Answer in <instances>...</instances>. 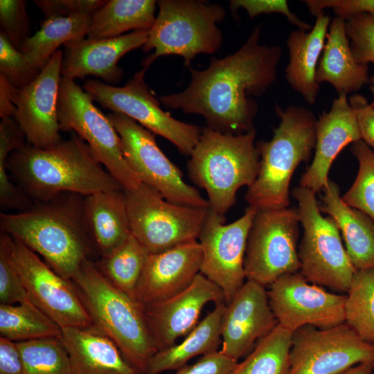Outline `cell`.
Masks as SVG:
<instances>
[{"label": "cell", "instance_id": "cell-1", "mask_svg": "<svg viewBox=\"0 0 374 374\" xmlns=\"http://www.w3.org/2000/svg\"><path fill=\"white\" fill-rule=\"evenodd\" d=\"M261 26L251 31L235 52L212 57L208 66H188L190 82L182 91L164 95L167 108L203 116L206 126L220 132L241 134L255 130L258 106L253 97L262 96L277 78L282 57L278 46L261 44Z\"/></svg>", "mask_w": 374, "mask_h": 374}, {"label": "cell", "instance_id": "cell-2", "mask_svg": "<svg viewBox=\"0 0 374 374\" xmlns=\"http://www.w3.org/2000/svg\"><path fill=\"white\" fill-rule=\"evenodd\" d=\"M10 172L17 186L34 203L65 193L86 197L123 189L102 167L89 147L75 132L55 145L40 149L25 144L8 157L0 158V186H10Z\"/></svg>", "mask_w": 374, "mask_h": 374}, {"label": "cell", "instance_id": "cell-3", "mask_svg": "<svg viewBox=\"0 0 374 374\" xmlns=\"http://www.w3.org/2000/svg\"><path fill=\"white\" fill-rule=\"evenodd\" d=\"M83 199L65 193L35 203L24 211L1 213V231L42 256L55 271L72 280L93 248L84 222Z\"/></svg>", "mask_w": 374, "mask_h": 374}, {"label": "cell", "instance_id": "cell-4", "mask_svg": "<svg viewBox=\"0 0 374 374\" xmlns=\"http://www.w3.org/2000/svg\"><path fill=\"white\" fill-rule=\"evenodd\" d=\"M274 109L280 123L270 141L256 143L258 174L244 196L256 210L289 207L294 172L310 159L315 147L317 119L311 110L297 105L283 110L278 104Z\"/></svg>", "mask_w": 374, "mask_h": 374}, {"label": "cell", "instance_id": "cell-5", "mask_svg": "<svg viewBox=\"0 0 374 374\" xmlns=\"http://www.w3.org/2000/svg\"><path fill=\"white\" fill-rule=\"evenodd\" d=\"M256 134V130L231 134L205 126L189 156L190 179L206 191L209 208L220 215L225 216L235 202L238 190L251 186L258 176Z\"/></svg>", "mask_w": 374, "mask_h": 374}, {"label": "cell", "instance_id": "cell-6", "mask_svg": "<svg viewBox=\"0 0 374 374\" xmlns=\"http://www.w3.org/2000/svg\"><path fill=\"white\" fill-rule=\"evenodd\" d=\"M93 325L110 338L125 359L145 374L158 351L143 306L114 286L96 264L86 260L72 279Z\"/></svg>", "mask_w": 374, "mask_h": 374}, {"label": "cell", "instance_id": "cell-7", "mask_svg": "<svg viewBox=\"0 0 374 374\" xmlns=\"http://www.w3.org/2000/svg\"><path fill=\"white\" fill-rule=\"evenodd\" d=\"M155 21L142 47L144 52L154 50L143 62L149 66L161 56L175 55L184 58V64L202 53L213 54L222 43L217 26L226 17L224 7L199 0H160Z\"/></svg>", "mask_w": 374, "mask_h": 374}, {"label": "cell", "instance_id": "cell-8", "mask_svg": "<svg viewBox=\"0 0 374 374\" xmlns=\"http://www.w3.org/2000/svg\"><path fill=\"white\" fill-rule=\"evenodd\" d=\"M302 225L303 237L298 248L299 272L309 282L346 294L356 269L344 247L335 221L321 214L314 192L299 186L292 193Z\"/></svg>", "mask_w": 374, "mask_h": 374}, {"label": "cell", "instance_id": "cell-9", "mask_svg": "<svg viewBox=\"0 0 374 374\" xmlns=\"http://www.w3.org/2000/svg\"><path fill=\"white\" fill-rule=\"evenodd\" d=\"M93 101L74 80L62 76L57 106L60 130L75 132L87 142L96 159L123 189L133 190L141 181L125 159L115 127Z\"/></svg>", "mask_w": 374, "mask_h": 374}, {"label": "cell", "instance_id": "cell-10", "mask_svg": "<svg viewBox=\"0 0 374 374\" xmlns=\"http://www.w3.org/2000/svg\"><path fill=\"white\" fill-rule=\"evenodd\" d=\"M124 195L131 234L150 254L199 238L208 208L170 202L143 183Z\"/></svg>", "mask_w": 374, "mask_h": 374}, {"label": "cell", "instance_id": "cell-11", "mask_svg": "<svg viewBox=\"0 0 374 374\" xmlns=\"http://www.w3.org/2000/svg\"><path fill=\"white\" fill-rule=\"evenodd\" d=\"M299 222L294 208L257 210L247 241V280L265 287L284 275L300 271Z\"/></svg>", "mask_w": 374, "mask_h": 374}, {"label": "cell", "instance_id": "cell-12", "mask_svg": "<svg viewBox=\"0 0 374 374\" xmlns=\"http://www.w3.org/2000/svg\"><path fill=\"white\" fill-rule=\"evenodd\" d=\"M147 69L143 67L123 87L91 80L84 82L83 89L103 107L125 115L153 134L166 139L181 154L189 157L199 141L202 129L172 117L161 108L160 101L144 80Z\"/></svg>", "mask_w": 374, "mask_h": 374}, {"label": "cell", "instance_id": "cell-13", "mask_svg": "<svg viewBox=\"0 0 374 374\" xmlns=\"http://www.w3.org/2000/svg\"><path fill=\"white\" fill-rule=\"evenodd\" d=\"M107 116L121 138L125 159L141 183L170 202L209 207L208 200L184 181L181 171L161 151L154 134L124 114L112 112Z\"/></svg>", "mask_w": 374, "mask_h": 374}, {"label": "cell", "instance_id": "cell-14", "mask_svg": "<svg viewBox=\"0 0 374 374\" xmlns=\"http://www.w3.org/2000/svg\"><path fill=\"white\" fill-rule=\"evenodd\" d=\"M374 361V345L348 324L293 332L287 374H340L356 364Z\"/></svg>", "mask_w": 374, "mask_h": 374}, {"label": "cell", "instance_id": "cell-15", "mask_svg": "<svg viewBox=\"0 0 374 374\" xmlns=\"http://www.w3.org/2000/svg\"><path fill=\"white\" fill-rule=\"evenodd\" d=\"M257 210L248 206L230 224L209 207L198 242L202 251L200 273L222 291L226 303L245 283L244 267L248 235Z\"/></svg>", "mask_w": 374, "mask_h": 374}, {"label": "cell", "instance_id": "cell-16", "mask_svg": "<svg viewBox=\"0 0 374 374\" xmlns=\"http://www.w3.org/2000/svg\"><path fill=\"white\" fill-rule=\"evenodd\" d=\"M269 286V303L278 323L292 332L306 326L328 328L345 323L346 294L329 292L299 271Z\"/></svg>", "mask_w": 374, "mask_h": 374}, {"label": "cell", "instance_id": "cell-17", "mask_svg": "<svg viewBox=\"0 0 374 374\" xmlns=\"http://www.w3.org/2000/svg\"><path fill=\"white\" fill-rule=\"evenodd\" d=\"M15 265L33 303L61 328L93 326L77 289L39 256L13 238Z\"/></svg>", "mask_w": 374, "mask_h": 374}, {"label": "cell", "instance_id": "cell-18", "mask_svg": "<svg viewBox=\"0 0 374 374\" xmlns=\"http://www.w3.org/2000/svg\"><path fill=\"white\" fill-rule=\"evenodd\" d=\"M63 55L57 51L33 80L14 89L13 118L28 144L37 148L46 149L62 140L57 106Z\"/></svg>", "mask_w": 374, "mask_h": 374}, {"label": "cell", "instance_id": "cell-19", "mask_svg": "<svg viewBox=\"0 0 374 374\" xmlns=\"http://www.w3.org/2000/svg\"><path fill=\"white\" fill-rule=\"evenodd\" d=\"M226 302L221 289L201 273L186 289L162 301L143 306L145 318L158 350L171 347L199 323L204 307Z\"/></svg>", "mask_w": 374, "mask_h": 374}, {"label": "cell", "instance_id": "cell-20", "mask_svg": "<svg viewBox=\"0 0 374 374\" xmlns=\"http://www.w3.org/2000/svg\"><path fill=\"white\" fill-rule=\"evenodd\" d=\"M277 324L265 286L247 280L226 305L220 352L238 362Z\"/></svg>", "mask_w": 374, "mask_h": 374}, {"label": "cell", "instance_id": "cell-21", "mask_svg": "<svg viewBox=\"0 0 374 374\" xmlns=\"http://www.w3.org/2000/svg\"><path fill=\"white\" fill-rule=\"evenodd\" d=\"M202 262L197 240L150 254L136 287V301L145 306L180 293L200 273Z\"/></svg>", "mask_w": 374, "mask_h": 374}, {"label": "cell", "instance_id": "cell-22", "mask_svg": "<svg viewBox=\"0 0 374 374\" xmlns=\"http://www.w3.org/2000/svg\"><path fill=\"white\" fill-rule=\"evenodd\" d=\"M148 32L140 30L116 37H87L65 44L62 76L74 80L93 75L109 84L118 83L123 77L118 61L128 52L143 47Z\"/></svg>", "mask_w": 374, "mask_h": 374}, {"label": "cell", "instance_id": "cell-23", "mask_svg": "<svg viewBox=\"0 0 374 374\" xmlns=\"http://www.w3.org/2000/svg\"><path fill=\"white\" fill-rule=\"evenodd\" d=\"M316 130L314 156L299 184L314 193L327 184L329 170L339 152L361 140L357 118L346 94L338 95L330 110L319 116Z\"/></svg>", "mask_w": 374, "mask_h": 374}, {"label": "cell", "instance_id": "cell-24", "mask_svg": "<svg viewBox=\"0 0 374 374\" xmlns=\"http://www.w3.org/2000/svg\"><path fill=\"white\" fill-rule=\"evenodd\" d=\"M72 374H141L117 345L93 325L62 328Z\"/></svg>", "mask_w": 374, "mask_h": 374}, {"label": "cell", "instance_id": "cell-25", "mask_svg": "<svg viewBox=\"0 0 374 374\" xmlns=\"http://www.w3.org/2000/svg\"><path fill=\"white\" fill-rule=\"evenodd\" d=\"M330 21V17L323 11L316 16L310 31L293 30L287 39L289 63L285 68V79L310 105L316 103L319 92L316 71Z\"/></svg>", "mask_w": 374, "mask_h": 374}, {"label": "cell", "instance_id": "cell-26", "mask_svg": "<svg viewBox=\"0 0 374 374\" xmlns=\"http://www.w3.org/2000/svg\"><path fill=\"white\" fill-rule=\"evenodd\" d=\"M82 213L93 247L101 257L110 253L132 235L123 189L84 197Z\"/></svg>", "mask_w": 374, "mask_h": 374}, {"label": "cell", "instance_id": "cell-27", "mask_svg": "<svg viewBox=\"0 0 374 374\" xmlns=\"http://www.w3.org/2000/svg\"><path fill=\"white\" fill-rule=\"evenodd\" d=\"M320 211L336 223L356 270L374 269V221L342 200L338 186L328 180L323 188Z\"/></svg>", "mask_w": 374, "mask_h": 374}, {"label": "cell", "instance_id": "cell-28", "mask_svg": "<svg viewBox=\"0 0 374 374\" xmlns=\"http://www.w3.org/2000/svg\"><path fill=\"white\" fill-rule=\"evenodd\" d=\"M326 42L316 71L319 84L328 82L338 95H347L370 82L368 65L355 59L344 19L336 16L331 20Z\"/></svg>", "mask_w": 374, "mask_h": 374}, {"label": "cell", "instance_id": "cell-29", "mask_svg": "<svg viewBox=\"0 0 374 374\" xmlns=\"http://www.w3.org/2000/svg\"><path fill=\"white\" fill-rule=\"evenodd\" d=\"M226 305V302L215 304L214 309L185 336L181 343L158 350L150 359L145 374L178 370L196 356L217 351L222 343V323Z\"/></svg>", "mask_w": 374, "mask_h": 374}, {"label": "cell", "instance_id": "cell-30", "mask_svg": "<svg viewBox=\"0 0 374 374\" xmlns=\"http://www.w3.org/2000/svg\"><path fill=\"white\" fill-rule=\"evenodd\" d=\"M91 17L80 15L45 19L39 29L24 42L19 51L37 75L60 46L87 36Z\"/></svg>", "mask_w": 374, "mask_h": 374}, {"label": "cell", "instance_id": "cell-31", "mask_svg": "<svg viewBox=\"0 0 374 374\" xmlns=\"http://www.w3.org/2000/svg\"><path fill=\"white\" fill-rule=\"evenodd\" d=\"M154 0H109L91 17L87 37L112 38L130 30H150L156 19Z\"/></svg>", "mask_w": 374, "mask_h": 374}, {"label": "cell", "instance_id": "cell-32", "mask_svg": "<svg viewBox=\"0 0 374 374\" xmlns=\"http://www.w3.org/2000/svg\"><path fill=\"white\" fill-rule=\"evenodd\" d=\"M149 255L131 235L110 253L101 257L96 265L114 286L136 300V287Z\"/></svg>", "mask_w": 374, "mask_h": 374}, {"label": "cell", "instance_id": "cell-33", "mask_svg": "<svg viewBox=\"0 0 374 374\" xmlns=\"http://www.w3.org/2000/svg\"><path fill=\"white\" fill-rule=\"evenodd\" d=\"M0 335L14 342L60 338L62 328L34 304H0Z\"/></svg>", "mask_w": 374, "mask_h": 374}, {"label": "cell", "instance_id": "cell-34", "mask_svg": "<svg viewBox=\"0 0 374 374\" xmlns=\"http://www.w3.org/2000/svg\"><path fill=\"white\" fill-rule=\"evenodd\" d=\"M292 335L278 323L231 374H287Z\"/></svg>", "mask_w": 374, "mask_h": 374}, {"label": "cell", "instance_id": "cell-35", "mask_svg": "<svg viewBox=\"0 0 374 374\" xmlns=\"http://www.w3.org/2000/svg\"><path fill=\"white\" fill-rule=\"evenodd\" d=\"M346 295L345 323L374 345V269L356 270Z\"/></svg>", "mask_w": 374, "mask_h": 374}, {"label": "cell", "instance_id": "cell-36", "mask_svg": "<svg viewBox=\"0 0 374 374\" xmlns=\"http://www.w3.org/2000/svg\"><path fill=\"white\" fill-rule=\"evenodd\" d=\"M17 344L22 359V374H72L69 357L60 338Z\"/></svg>", "mask_w": 374, "mask_h": 374}, {"label": "cell", "instance_id": "cell-37", "mask_svg": "<svg viewBox=\"0 0 374 374\" xmlns=\"http://www.w3.org/2000/svg\"><path fill=\"white\" fill-rule=\"evenodd\" d=\"M351 153L358 161V172L341 199L374 221V152L360 140L353 143Z\"/></svg>", "mask_w": 374, "mask_h": 374}, {"label": "cell", "instance_id": "cell-38", "mask_svg": "<svg viewBox=\"0 0 374 374\" xmlns=\"http://www.w3.org/2000/svg\"><path fill=\"white\" fill-rule=\"evenodd\" d=\"M13 238L0 234V304H34L15 265L12 247ZM35 305V304H34Z\"/></svg>", "mask_w": 374, "mask_h": 374}, {"label": "cell", "instance_id": "cell-39", "mask_svg": "<svg viewBox=\"0 0 374 374\" xmlns=\"http://www.w3.org/2000/svg\"><path fill=\"white\" fill-rule=\"evenodd\" d=\"M346 29L355 60L362 64H374V16L353 15L346 19ZM370 82L374 84V73Z\"/></svg>", "mask_w": 374, "mask_h": 374}, {"label": "cell", "instance_id": "cell-40", "mask_svg": "<svg viewBox=\"0 0 374 374\" xmlns=\"http://www.w3.org/2000/svg\"><path fill=\"white\" fill-rule=\"evenodd\" d=\"M0 75L16 88L26 85L37 76L24 55L11 44L2 30L0 32Z\"/></svg>", "mask_w": 374, "mask_h": 374}, {"label": "cell", "instance_id": "cell-41", "mask_svg": "<svg viewBox=\"0 0 374 374\" xmlns=\"http://www.w3.org/2000/svg\"><path fill=\"white\" fill-rule=\"evenodd\" d=\"M24 0L0 1V24L11 44L19 50L27 36L29 23Z\"/></svg>", "mask_w": 374, "mask_h": 374}, {"label": "cell", "instance_id": "cell-42", "mask_svg": "<svg viewBox=\"0 0 374 374\" xmlns=\"http://www.w3.org/2000/svg\"><path fill=\"white\" fill-rule=\"evenodd\" d=\"M229 8L233 12L242 8L246 10L250 19L262 14L279 13L283 15L292 25L304 31H310L313 26L292 12L288 1L285 0H231L229 1Z\"/></svg>", "mask_w": 374, "mask_h": 374}, {"label": "cell", "instance_id": "cell-43", "mask_svg": "<svg viewBox=\"0 0 374 374\" xmlns=\"http://www.w3.org/2000/svg\"><path fill=\"white\" fill-rule=\"evenodd\" d=\"M107 2L105 0H37L35 5L45 19L68 17L96 13Z\"/></svg>", "mask_w": 374, "mask_h": 374}, {"label": "cell", "instance_id": "cell-44", "mask_svg": "<svg viewBox=\"0 0 374 374\" xmlns=\"http://www.w3.org/2000/svg\"><path fill=\"white\" fill-rule=\"evenodd\" d=\"M311 15L315 17L326 8L333 10L336 16L345 20L353 15L366 13L374 16V0H305Z\"/></svg>", "mask_w": 374, "mask_h": 374}, {"label": "cell", "instance_id": "cell-45", "mask_svg": "<svg viewBox=\"0 0 374 374\" xmlns=\"http://www.w3.org/2000/svg\"><path fill=\"white\" fill-rule=\"evenodd\" d=\"M237 363L217 350L203 355L193 364L184 366L175 374H231Z\"/></svg>", "mask_w": 374, "mask_h": 374}, {"label": "cell", "instance_id": "cell-46", "mask_svg": "<svg viewBox=\"0 0 374 374\" xmlns=\"http://www.w3.org/2000/svg\"><path fill=\"white\" fill-rule=\"evenodd\" d=\"M348 103L356 116L361 140L374 152V107L359 93L352 95Z\"/></svg>", "mask_w": 374, "mask_h": 374}, {"label": "cell", "instance_id": "cell-47", "mask_svg": "<svg viewBox=\"0 0 374 374\" xmlns=\"http://www.w3.org/2000/svg\"><path fill=\"white\" fill-rule=\"evenodd\" d=\"M22 373V359L17 342L0 337V374Z\"/></svg>", "mask_w": 374, "mask_h": 374}, {"label": "cell", "instance_id": "cell-48", "mask_svg": "<svg viewBox=\"0 0 374 374\" xmlns=\"http://www.w3.org/2000/svg\"><path fill=\"white\" fill-rule=\"evenodd\" d=\"M15 87L0 75V116L1 118H12L15 112L12 97Z\"/></svg>", "mask_w": 374, "mask_h": 374}, {"label": "cell", "instance_id": "cell-49", "mask_svg": "<svg viewBox=\"0 0 374 374\" xmlns=\"http://www.w3.org/2000/svg\"><path fill=\"white\" fill-rule=\"evenodd\" d=\"M374 361L360 363L350 367L340 374H373Z\"/></svg>", "mask_w": 374, "mask_h": 374}, {"label": "cell", "instance_id": "cell-50", "mask_svg": "<svg viewBox=\"0 0 374 374\" xmlns=\"http://www.w3.org/2000/svg\"><path fill=\"white\" fill-rule=\"evenodd\" d=\"M370 90H371V93L373 94V101H372V103L371 104L374 107V84H371Z\"/></svg>", "mask_w": 374, "mask_h": 374}]
</instances>
